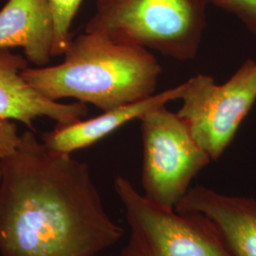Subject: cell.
<instances>
[{"label": "cell", "mask_w": 256, "mask_h": 256, "mask_svg": "<svg viewBox=\"0 0 256 256\" xmlns=\"http://www.w3.org/2000/svg\"><path fill=\"white\" fill-rule=\"evenodd\" d=\"M208 5L234 14L256 38V0H206Z\"/></svg>", "instance_id": "obj_12"}, {"label": "cell", "mask_w": 256, "mask_h": 256, "mask_svg": "<svg viewBox=\"0 0 256 256\" xmlns=\"http://www.w3.org/2000/svg\"><path fill=\"white\" fill-rule=\"evenodd\" d=\"M21 135L18 126L10 120L0 119V182L2 180V162L18 147Z\"/></svg>", "instance_id": "obj_13"}, {"label": "cell", "mask_w": 256, "mask_h": 256, "mask_svg": "<svg viewBox=\"0 0 256 256\" xmlns=\"http://www.w3.org/2000/svg\"><path fill=\"white\" fill-rule=\"evenodd\" d=\"M132 256L129 252H128V250H124V252H122V256Z\"/></svg>", "instance_id": "obj_14"}, {"label": "cell", "mask_w": 256, "mask_h": 256, "mask_svg": "<svg viewBox=\"0 0 256 256\" xmlns=\"http://www.w3.org/2000/svg\"><path fill=\"white\" fill-rule=\"evenodd\" d=\"M183 84L144 99L113 110L88 120H80L70 124L57 126L43 133L42 142L50 150L59 154L72 155L77 150L92 146L133 120H138L148 111L169 102L180 100Z\"/></svg>", "instance_id": "obj_10"}, {"label": "cell", "mask_w": 256, "mask_h": 256, "mask_svg": "<svg viewBox=\"0 0 256 256\" xmlns=\"http://www.w3.org/2000/svg\"><path fill=\"white\" fill-rule=\"evenodd\" d=\"M144 146V196L168 210H176L192 180L212 162L178 113L160 106L140 118Z\"/></svg>", "instance_id": "obj_4"}, {"label": "cell", "mask_w": 256, "mask_h": 256, "mask_svg": "<svg viewBox=\"0 0 256 256\" xmlns=\"http://www.w3.org/2000/svg\"><path fill=\"white\" fill-rule=\"evenodd\" d=\"M55 23L48 0H7L0 10V48H20L28 61L46 66L54 58Z\"/></svg>", "instance_id": "obj_9"}, {"label": "cell", "mask_w": 256, "mask_h": 256, "mask_svg": "<svg viewBox=\"0 0 256 256\" xmlns=\"http://www.w3.org/2000/svg\"><path fill=\"white\" fill-rule=\"evenodd\" d=\"M64 61L28 68L22 76L52 101L72 98L104 111L155 94L162 66L146 48L84 32L72 38Z\"/></svg>", "instance_id": "obj_2"}, {"label": "cell", "mask_w": 256, "mask_h": 256, "mask_svg": "<svg viewBox=\"0 0 256 256\" xmlns=\"http://www.w3.org/2000/svg\"><path fill=\"white\" fill-rule=\"evenodd\" d=\"M114 188L130 228L124 248L132 256H232L210 222L200 214L168 210L150 202L118 176Z\"/></svg>", "instance_id": "obj_5"}, {"label": "cell", "mask_w": 256, "mask_h": 256, "mask_svg": "<svg viewBox=\"0 0 256 256\" xmlns=\"http://www.w3.org/2000/svg\"><path fill=\"white\" fill-rule=\"evenodd\" d=\"M207 6L206 0H96L84 32L190 61L202 46Z\"/></svg>", "instance_id": "obj_3"}, {"label": "cell", "mask_w": 256, "mask_h": 256, "mask_svg": "<svg viewBox=\"0 0 256 256\" xmlns=\"http://www.w3.org/2000/svg\"><path fill=\"white\" fill-rule=\"evenodd\" d=\"M180 100L178 115L210 160H218L256 104V61L246 60L222 84L205 74L194 76L183 82Z\"/></svg>", "instance_id": "obj_6"}, {"label": "cell", "mask_w": 256, "mask_h": 256, "mask_svg": "<svg viewBox=\"0 0 256 256\" xmlns=\"http://www.w3.org/2000/svg\"><path fill=\"white\" fill-rule=\"evenodd\" d=\"M124 234L104 209L88 165L25 131L2 162L1 256H97Z\"/></svg>", "instance_id": "obj_1"}, {"label": "cell", "mask_w": 256, "mask_h": 256, "mask_svg": "<svg viewBox=\"0 0 256 256\" xmlns=\"http://www.w3.org/2000/svg\"><path fill=\"white\" fill-rule=\"evenodd\" d=\"M7 1V0H6ZM54 16L55 42L52 56L64 55L72 36L70 28L82 0H48Z\"/></svg>", "instance_id": "obj_11"}, {"label": "cell", "mask_w": 256, "mask_h": 256, "mask_svg": "<svg viewBox=\"0 0 256 256\" xmlns=\"http://www.w3.org/2000/svg\"><path fill=\"white\" fill-rule=\"evenodd\" d=\"M27 68V58L12 54L10 48H0V119L18 120L32 130L34 120L40 117L63 126L88 115L84 102H58L36 92L22 76Z\"/></svg>", "instance_id": "obj_7"}, {"label": "cell", "mask_w": 256, "mask_h": 256, "mask_svg": "<svg viewBox=\"0 0 256 256\" xmlns=\"http://www.w3.org/2000/svg\"><path fill=\"white\" fill-rule=\"evenodd\" d=\"M178 212L204 216L232 256H256V200L228 196L202 185L190 188L176 206Z\"/></svg>", "instance_id": "obj_8"}]
</instances>
